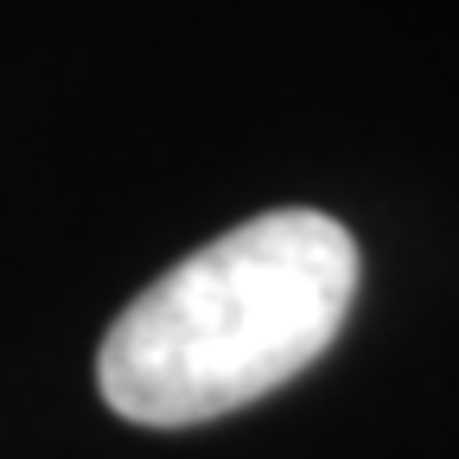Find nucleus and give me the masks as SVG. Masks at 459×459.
Masks as SVG:
<instances>
[{"label":"nucleus","instance_id":"f257e3e1","mask_svg":"<svg viewBox=\"0 0 459 459\" xmlns=\"http://www.w3.org/2000/svg\"><path fill=\"white\" fill-rule=\"evenodd\" d=\"M358 294V243L325 211H262L122 307L96 389L134 428H198L332 351Z\"/></svg>","mask_w":459,"mask_h":459}]
</instances>
